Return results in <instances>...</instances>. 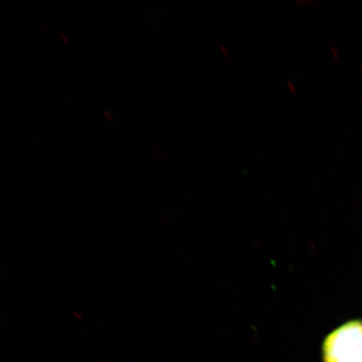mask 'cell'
<instances>
[{
	"label": "cell",
	"instance_id": "obj_1",
	"mask_svg": "<svg viewBox=\"0 0 362 362\" xmlns=\"http://www.w3.org/2000/svg\"><path fill=\"white\" fill-rule=\"evenodd\" d=\"M321 362H362V318L344 321L324 337Z\"/></svg>",
	"mask_w": 362,
	"mask_h": 362
}]
</instances>
